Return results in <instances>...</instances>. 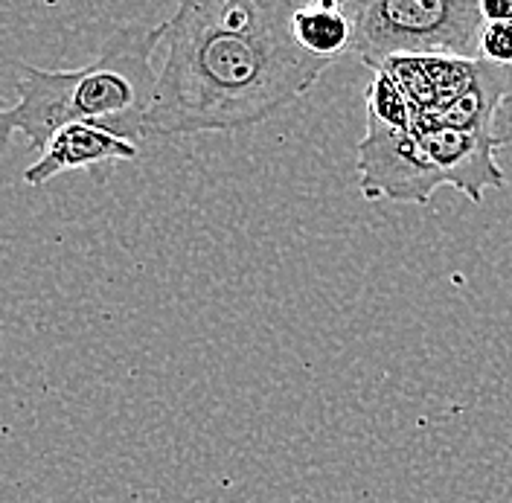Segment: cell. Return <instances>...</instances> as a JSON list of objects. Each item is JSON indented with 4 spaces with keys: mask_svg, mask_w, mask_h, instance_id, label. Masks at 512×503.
<instances>
[{
    "mask_svg": "<svg viewBox=\"0 0 512 503\" xmlns=\"http://www.w3.org/2000/svg\"><path fill=\"white\" fill-rule=\"evenodd\" d=\"M480 59L498 67H512V24H483Z\"/></svg>",
    "mask_w": 512,
    "mask_h": 503,
    "instance_id": "30bf717a",
    "label": "cell"
},
{
    "mask_svg": "<svg viewBox=\"0 0 512 503\" xmlns=\"http://www.w3.org/2000/svg\"><path fill=\"white\" fill-rule=\"evenodd\" d=\"M367 123L384 128H411L414 131V111L408 99L396 88L387 73H373L367 85Z\"/></svg>",
    "mask_w": 512,
    "mask_h": 503,
    "instance_id": "9c48e42d",
    "label": "cell"
},
{
    "mask_svg": "<svg viewBox=\"0 0 512 503\" xmlns=\"http://www.w3.org/2000/svg\"><path fill=\"white\" fill-rule=\"evenodd\" d=\"M291 0H184L160 24L163 67L149 140L262 126L309 94L332 67L291 35Z\"/></svg>",
    "mask_w": 512,
    "mask_h": 503,
    "instance_id": "6da1fadb",
    "label": "cell"
},
{
    "mask_svg": "<svg viewBox=\"0 0 512 503\" xmlns=\"http://www.w3.org/2000/svg\"><path fill=\"white\" fill-rule=\"evenodd\" d=\"M425 70L437 94V111L466 96L480 76L483 59H454V56H425Z\"/></svg>",
    "mask_w": 512,
    "mask_h": 503,
    "instance_id": "ba28073f",
    "label": "cell"
},
{
    "mask_svg": "<svg viewBox=\"0 0 512 503\" xmlns=\"http://www.w3.org/2000/svg\"><path fill=\"white\" fill-rule=\"evenodd\" d=\"M137 158L140 149L123 137H114L96 126H64L50 137L30 169H24V184L47 187L62 172H91L96 181H105L99 169H114Z\"/></svg>",
    "mask_w": 512,
    "mask_h": 503,
    "instance_id": "8992f818",
    "label": "cell"
},
{
    "mask_svg": "<svg viewBox=\"0 0 512 503\" xmlns=\"http://www.w3.org/2000/svg\"><path fill=\"white\" fill-rule=\"evenodd\" d=\"M160 24L128 21L105 35L91 64L79 70L21 67L18 102L0 114L3 140L24 137V146L44 152L64 126H96L137 146L149 140V114L158 99L155 50Z\"/></svg>",
    "mask_w": 512,
    "mask_h": 503,
    "instance_id": "7a4b0ae2",
    "label": "cell"
},
{
    "mask_svg": "<svg viewBox=\"0 0 512 503\" xmlns=\"http://www.w3.org/2000/svg\"><path fill=\"white\" fill-rule=\"evenodd\" d=\"M483 24H512V0H478Z\"/></svg>",
    "mask_w": 512,
    "mask_h": 503,
    "instance_id": "8fae6325",
    "label": "cell"
},
{
    "mask_svg": "<svg viewBox=\"0 0 512 503\" xmlns=\"http://www.w3.org/2000/svg\"><path fill=\"white\" fill-rule=\"evenodd\" d=\"M291 35L303 53L312 59L335 64L341 56L355 50V27L347 9L335 0H320L297 6L291 18Z\"/></svg>",
    "mask_w": 512,
    "mask_h": 503,
    "instance_id": "52a82bcc",
    "label": "cell"
},
{
    "mask_svg": "<svg viewBox=\"0 0 512 503\" xmlns=\"http://www.w3.org/2000/svg\"><path fill=\"white\" fill-rule=\"evenodd\" d=\"M414 134L425 158L440 172L443 184L463 192L469 201L480 204L486 189L507 187V175L495 160V152L501 146L495 143L492 134L469 131V128L422 126V123H414Z\"/></svg>",
    "mask_w": 512,
    "mask_h": 503,
    "instance_id": "5b68a950",
    "label": "cell"
},
{
    "mask_svg": "<svg viewBox=\"0 0 512 503\" xmlns=\"http://www.w3.org/2000/svg\"><path fill=\"white\" fill-rule=\"evenodd\" d=\"M358 187L367 201H396V204H431L443 184L434 163L425 158L411 128L370 126L355 149Z\"/></svg>",
    "mask_w": 512,
    "mask_h": 503,
    "instance_id": "277c9868",
    "label": "cell"
},
{
    "mask_svg": "<svg viewBox=\"0 0 512 503\" xmlns=\"http://www.w3.org/2000/svg\"><path fill=\"white\" fill-rule=\"evenodd\" d=\"M355 56L373 73L396 56L480 59L478 0H355Z\"/></svg>",
    "mask_w": 512,
    "mask_h": 503,
    "instance_id": "3957f363",
    "label": "cell"
}]
</instances>
